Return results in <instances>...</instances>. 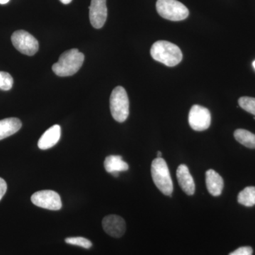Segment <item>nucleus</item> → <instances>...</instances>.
I'll list each match as a JSON object with an SVG mask.
<instances>
[{
  "instance_id": "nucleus-1",
  "label": "nucleus",
  "mask_w": 255,
  "mask_h": 255,
  "mask_svg": "<svg viewBox=\"0 0 255 255\" xmlns=\"http://www.w3.org/2000/svg\"><path fill=\"white\" fill-rule=\"evenodd\" d=\"M152 58L168 67H174L182 61V50L176 45L166 41H158L150 50Z\"/></svg>"
},
{
  "instance_id": "nucleus-2",
  "label": "nucleus",
  "mask_w": 255,
  "mask_h": 255,
  "mask_svg": "<svg viewBox=\"0 0 255 255\" xmlns=\"http://www.w3.org/2000/svg\"><path fill=\"white\" fill-rule=\"evenodd\" d=\"M85 60V55L78 49H70L64 52L59 60L52 67L55 75L68 77L75 75L81 68Z\"/></svg>"
},
{
  "instance_id": "nucleus-3",
  "label": "nucleus",
  "mask_w": 255,
  "mask_h": 255,
  "mask_svg": "<svg viewBox=\"0 0 255 255\" xmlns=\"http://www.w3.org/2000/svg\"><path fill=\"white\" fill-rule=\"evenodd\" d=\"M151 174L156 187L166 196H172L173 182L167 162L164 159L156 158L151 164Z\"/></svg>"
},
{
  "instance_id": "nucleus-4",
  "label": "nucleus",
  "mask_w": 255,
  "mask_h": 255,
  "mask_svg": "<svg viewBox=\"0 0 255 255\" xmlns=\"http://www.w3.org/2000/svg\"><path fill=\"white\" fill-rule=\"evenodd\" d=\"M110 110L112 117L119 123H123L129 115V100L123 87H117L110 97Z\"/></svg>"
},
{
  "instance_id": "nucleus-5",
  "label": "nucleus",
  "mask_w": 255,
  "mask_h": 255,
  "mask_svg": "<svg viewBox=\"0 0 255 255\" xmlns=\"http://www.w3.org/2000/svg\"><path fill=\"white\" fill-rule=\"evenodd\" d=\"M156 9L162 18L170 21H179L189 16V9L177 0H157Z\"/></svg>"
},
{
  "instance_id": "nucleus-6",
  "label": "nucleus",
  "mask_w": 255,
  "mask_h": 255,
  "mask_svg": "<svg viewBox=\"0 0 255 255\" xmlns=\"http://www.w3.org/2000/svg\"><path fill=\"white\" fill-rule=\"evenodd\" d=\"M11 42L13 46L20 53L28 56L36 54L39 48V44L36 38L23 30L14 32L11 36Z\"/></svg>"
},
{
  "instance_id": "nucleus-7",
  "label": "nucleus",
  "mask_w": 255,
  "mask_h": 255,
  "mask_svg": "<svg viewBox=\"0 0 255 255\" xmlns=\"http://www.w3.org/2000/svg\"><path fill=\"white\" fill-rule=\"evenodd\" d=\"M31 200L35 206L51 211H58L63 206L59 194L52 190L37 191L31 196Z\"/></svg>"
},
{
  "instance_id": "nucleus-8",
  "label": "nucleus",
  "mask_w": 255,
  "mask_h": 255,
  "mask_svg": "<svg viewBox=\"0 0 255 255\" xmlns=\"http://www.w3.org/2000/svg\"><path fill=\"white\" fill-rule=\"evenodd\" d=\"M211 116L209 110L200 105H194L189 114V124L196 131H203L211 126Z\"/></svg>"
},
{
  "instance_id": "nucleus-9",
  "label": "nucleus",
  "mask_w": 255,
  "mask_h": 255,
  "mask_svg": "<svg viewBox=\"0 0 255 255\" xmlns=\"http://www.w3.org/2000/svg\"><path fill=\"white\" fill-rule=\"evenodd\" d=\"M89 9L92 26L95 28L103 27L107 18V0H92Z\"/></svg>"
},
{
  "instance_id": "nucleus-10",
  "label": "nucleus",
  "mask_w": 255,
  "mask_h": 255,
  "mask_svg": "<svg viewBox=\"0 0 255 255\" xmlns=\"http://www.w3.org/2000/svg\"><path fill=\"white\" fill-rule=\"evenodd\" d=\"M102 226L104 231L112 237H122L126 232L125 221L123 218L117 215H110L104 218Z\"/></svg>"
},
{
  "instance_id": "nucleus-11",
  "label": "nucleus",
  "mask_w": 255,
  "mask_h": 255,
  "mask_svg": "<svg viewBox=\"0 0 255 255\" xmlns=\"http://www.w3.org/2000/svg\"><path fill=\"white\" fill-rule=\"evenodd\" d=\"M177 177L178 183L184 192L189 196L194 195L195 192V184L187 165L180 164L178 167Z\"/></svg>"
},
{
  "instance_id": "nucleus-12",
  "label": "nucleus",
  "mask_w": 255,
  "mask_h": 255,
  "mask_svg": "<svg viewBox=\"0 0 255 255\" xmlns=\"http://www.w3.org/2000/svg\"><path fill=\"white\" fill-rule=\"evenodd\" d=\"M61 135V128L54 125L48 128L38 140V146L41 150H48L56 145Z\"/></svg>"
},
{
  "instance_id": "nucleus-13",
  "label": "nucleus",
  "mask_w": 255,
  "mask_h": 255,
  "mask_svg": "<svg viewBox=\"0 0 255 255\" xmlns=\"http://www.w3.org/2000/svg\"><path fill=\"white\" fill-rule=\"evenodd\" d=\"M206 184L208 191L211 195H221L224 187V182L221 176L214 169H209L206 172Z\"/></svg>"
},
{
  "instance_id": "nucleus-14",
  "label": "nucleus",
  "mask_w": 255,
  "mask_h": 255,
  "mask_svg": "<svg viewBox=\"0 0 255 255\" xmlns=\"http://www.w3.org/2000/svg\"><path fill=\"white\" fill-rule=\"evenodd\" d=\"M104 165L106 171L115 177H118L119 172L127 171L129 168L128 164L120 155H110L106 157Z\"/></svg>"
},
{
  "instance_id": "nucleus-15",
  "label": "nucleus",
  "mask_w": 255,
  "mask_h": 255,
  "mask_svg": "<svg viewBox=\"0 0 255 255\" xmlns=\"http://www.w3.org/2000/svg\"><path fill=\"white\" fill-rule=\"evenodd\" d=\"M21 127L22 124L17 118H7L0 121V140L14 135Z\"/></svg>"
},
{
  "instance_id": "nucleus-16",
  "label": "nucleus",
  "mask_w": 255,
  "mask_h": 255,
  "mask_svg": "<svg viewBox=\"0 0 255 255\" xmlns=\"http://www.w3.org/2000/svg\"><path fill=\"white\" fill-rule=\"evenodd\" d=\"M236 140L248 148L255 149V134L246 129H237L234 132Z\"/></svg>"
},
{
  "instance_id": "nucleus-17",
  "label": "nucleus",
  "mask_w": 255,
  "mask_h": 255,
  "mask_svg": "<svg viewBox=\"0 0 255 255\" xmlns=\"http://www.w3.org/2000/svg\"><path fill=\"white\" fill-rule=\"evenodd\" d=\"M238 201L242 205L251 207L255 205V187L245 188L239 193Z\"/></svg>"
},
{
  "instance_id": "nucleus-18",
  "label": "nucleus",
  "mask_w": 255,
  "mask_h": 255,
  "mask_svg": "<svg viewBox=\"0 0 255 255\" xmlns=\"http://www.w3.org/2000/svg\"><path fill=\"white\" fill-rule=\"evenodd\" d=\"M238 103L243 110L255 116V98L249 97H241L238 100Z\"/></svg>"
},
{
  "instance_id": "nucleus-19",
  "label": "nucleus",
  "mask_w": 255,
  "mask_h": 255,
  "mask_svg": "<svg viewBox=\"0 0 255 255\" xmlns=\"http://www.w3.org/2000/svg\"><path fill=\"white\" fill-rule=\"evenodd\" d=\"M65 243H68L69 245L72 246H76L82 247V248H85V249H90L92 248V242L89 241L88 239L82 237H72L67 238L65 240Z\"/></svg>"
},
{
  "instance_id": "nucleus-20",
  "label": "nucleus",
  "mask_w": 255,
  "mask_h": 255,
  "mask_svg": "<svg viewBox=\"0 0 255 255\" xmlns=\"http://www.w3.org/2000/svg\"><path fill=\"white\" fill-rule=\"evenodd\" d=\"M13 84L14 80L10 74L0 71V90L8 91L11 90Z\"/></svg>"
},
{
  "instance_id": "nucleus-21",
  "label": "nucleus",
  "mask_w": 255,
  "mask_h": 255,
  "mask_svg": "<svg viewBox=\"0 0 255 255\" xmlns=\"http://www.w3.org/2000/svg\"><path fill=\"white\" fill-rule=\"evenodd\" d=\"M253 248L246 246L238 248L233 253H230L229 255H253Z\"/></svg>"
},
{
  "instance_id": "nucleus-22",
  "label": "nucleus",
  "mask_w": 255,
  "mask_h": 255,
  "mask_svg": "<svg viewBox=\"0 0 255 255\" xmlns=\"http://www.w3.org/2000/svg\"><path fill=\"white\" fill-rule=\"evenodd\" d=\"M6 189H7V184H6L4 179L0 177V201L1 200L3 196L6 194Z\"/></svg>"
},
{
  "instance_id": "nucleus-23",
  "label": "nucleus",
  "mask_w": 255,
  "mask_h": 255,
  "mask_svg": "<svg viewBox=\"0 0 255 255\" xmlns=\"http://www.w3.org/2000/svg\"><path fill=\"white\" fill-rule=\"evenodd\" d=\"M60 1L64 4H70L73 0H60Z\"/></svg>"
},
{
  "instance_id": "nucleus-24",
  "label": "nucleus",
  "mask_w": 255,
  "mask_h": 255,
  "mask_svg": "<svg viewBox=\"0 0 255 255\" xmlns=\"http://www.w3.org/2000/svg\"><path fill=\"white\" fill-rule=\"evenodd\" d=\"M10 0H0V4H7Z\"/></svg>"
},
{
  "instance_id": "nucleus-25",
  "label": "nucleus",
  "mask_w": 255,
  "mask_h": 255,
  "mask_svg": "<svg viewBox=\"0 0 255 255\" xmlns=\"http://www.w3.org/2000/svg\"><path fill=\"white\" fill-rule=\"evenodd\" d=\"M162 157V152L160 151L157 152V158H161Z\"/></svg>"
},
{
  "instance_id": "nucleus-26",
  "label": "nucleus",
  "mask_w": 255,
  "mask_h": 255,
  "mask_svg": "<svg viewBox=\"0 0 255 255\" xmlns=\"http://www.w3.org/2000/svg\"><path fill=\"white\" fill-rule=\"evenodd\" d=\"M253 67H254V68L255 69V60L254 62H253Z\"/></svg>"
}]
</instances>
